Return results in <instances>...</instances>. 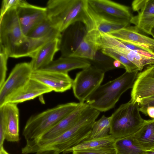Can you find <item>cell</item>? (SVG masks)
Wrapping results in <instances>:
<instances>
[{
  "label": "cell",
  "mask_w": 154,
  "mask_h": 154,
  "mask_svg": "<svg viewBox=\"0 0 154 154\" xmlns=\"http://www.w3.org/2000/svg\"><path fill=\"white\" fill-rule=\"evenodd\" d=\"M100 112L90 106L84 110L77 121L69 129L53 139L43 142H32L30 149L32 153L45 150L61 153L87 139Z\"/></svg>",
  "instance_id": "6da1fadb"
},
{
  "label": "cell",
  "mask_w": 154,
  "mask_h": 154,
  "mask_svg": "<svg viewBox=\"0 0 154 154\" xmlns=\"http://www.w3.org/2000/svg\"><path fill=\"white\" fill-rule=\"evenodd\" d=\"M138 71H126L116 79L100 85L87 98L86 103L100 112L112 109L122 95L132 88Z\"/></svg>",
  "instance_id": "7a4b0ae2"
},
{
  "label": "cell",
  "mask_w": 154,
  "mask_h": 154,
  "mask_svg": "<svg viewBox=\"0 0 154 154\" xmlns=\"http://www.w3.org/2000/svg\"><path fill=\"white\" fill-rule=\"evenodd\" d=\"M88 0H49L47 3V18L61 33L77 21L83 23Z\"/></svg>",
  "instance_id": "3957f363"
},
{
  "label": "cell",
  "mask_w": 154,
  "mask_h": 154,
  "mask_svg": "<svg viewBox=\"0 0 154 154\" xmlns=\"http://www.w3.org/2000/svg\"><path fill=\"white\" fill-rule=\"evenodd\" d=\"M80 103L70 102L59 105L32 116L27 121L23 131L26 141L38 138L75 109Z\"/></svg>",
  "instance_id": "277c9868"
},
{
  "label": "cell",
  "mask_w": 154,
  "mask_h": 154,
  "mask_svg": "<svg viewBox=\"0 0 154 154\" xmlns=\"http://www.w3.org/2000/svg\"><path fill=\"white\" fill-rule=\"evenodd\" d=\"M140 112L138 104L130 100L121 105L111 116L109 134L116 139L136 133L146 121Z\"/></svg>",
  "instance_id": "5b68a950"
},
{
  "label": "cell",
  "mask_w": 154,
  "mask_h": 154,
  "mask_svg": "<svg viewBox=\"0 0 154 154\" xmlns=\"http://www.w3.org/2000/svg\"><path fill=\"white\" fill-rule=\"evenodd\" d=\"M0 19V44L6 50L9 57L15 47L23 41L26 36L22 31L16 8L8 10Z\"/></svg>",
  "instance_id": "8992f818"
},
{
  "label": "cell",
  "mask_w": 154,
  "mask_h": 154,
  "mask_svg": "<svg viewBox=\"0 0 154 154\" xmlns=\"http://www.w3.org/2000/svg\"><path fill=\"white\" fill-rule=\"evenodd\" d=\"M105 73L91 65L76 74L72 87L74 95L80 103H84L101 85Z\"/></svg>",
  "instance_id": "52a82bcc"
},
{
  "label": "cell",
  "mask_w": 154,
  "mask_h": 154,
  "mask_svg": "<svg viewBox=\"0 0 154 154\" xmlns=\"http://www.w3.org/2000/svg\"><path fill=\"white\" fill-rule=\"evenodd\" d=\"M33 72L30 62L21 63L15 65L0 88V107L6 104L12 96L28 82Z\"/></svg>",
  "instance_id": "ba28073f"
},
{
  "label": "cell",
  "mask_w": 154,
  "mask_h": 154,
  "mask_svg": "<svg viewBox=\"0 0 154 154\" xmlns=\"http://www.w3.org/2000/svg\"><path fill=\"white\" fill-rule=\"evenodd\" d=\"M87 32L85 25L80 21L73 23L62 32L59 42L61 57H70L76 50Z\"/></svg>",
  "instance_id": "9c48e42d"
},
{
  "label": "cell",
  "mask_w": 154,
  "mask_h": 154,
  "mask_svg": "<svg viewBox=\"0 0 154 154\" xmlns=\"http://www.w3.org/2000/svg\"><path fill=\"white\" fill-rule=\"evenodd\" d=\"M86 12L84 24L88 32L95 29L108 34L127 27L130 23L129 21L114 19L98 14L91 9L88 2Z\"/></svg>",
  "instance_id": "30bf717a"
},
{
  "label": "cell",
  "mask_w": 154,
  "mask_h": 154,
  "mask_svg": "<svg viewBox=\"0 0 154 154\" xmlns=\"http://www.w3.org/2000/svg\"><path fill=\"white\" fill-rule=\"evenodd\" d=\"M132 6L133 10L138 13L130 20L135 25L134 29L138 32L142 31L150 35L154 25V0H134Z\"/></svg>",
  "instance_id": "8fae6325"
},
{
  "label": "cell",
  "mask_w": 154,
  "mask_h": 154,
  "mask_svg": "<svg viewBox=\"0 0 154 154\" xmlns=\"http://www.w3.org/2000/svg\"><path fill=\"white\" fill-rule=\"evenodd\" d=\"M19 20L26 36L34 27L47 17L46 7L30 4L25 1L16 8Z\"/></svg>",
  "instance_id": "7c38bea8"
},
{
  "label": "cell",
  "mask_w": 154,
  "mask_h": 154,
  "mask_svg": "<svg viewBox=\"0 0 154 154\" xmlns=\"http://www.w3.org/2000/svg\"><path fill=\"white\" fill-rule=\"evenodd\" d=\"M154 96V73L149 65L138 73L132 88L130 101L138 105L143 99Z\"/></svg>",
  "instance_id": "4fadbf2b"
},
{
  "label": "cell",
  "mask_w": 154,
  "mask_h": 154,
  "mask_svg": "<svg viewBox=\"0 0 154 154\" xmlns=\"http://www.w3.org/2000/svg\"><path fill=\"white\" fill-rule=\"evenodd\" d=\"M31 79L36 80L57 92H63L72 87L73 80L68 74L56 72L33 71Z\"/></svg>",
  "instance_id": "5bb4252c"
},
{
  "label": "cell",
  "mask_w": 154,
  "mask_h": 154,
  "mask_svg": "<svg viewBox=\"0 0 154 154\" xmlns=\"http://www.w3.org/2000/svg\"><path fill=\"white\" fill-rule=\"evenodd\" d=\"M95 12L113 19L129 21L132 17L128 7L108 0H88Z\"/></svg>",
  "instance_id": "9a60e30c"
},
{
  "label": "cell",
  "mask_w": 154,
  "mask_h": 154,
  "mask_svg": "<svg viewBox=\"0 0 154 154\" xmlns=\"http://www.w3.org/2000/svg\"><path fill=\"white\" fill-rule=\"evenodd\" d=\"M89 106L85 103H80L74 110L66 116L54 126L34 140L43 142L53 139L63 134L71 128L77 121L84 110Z\"/></svg>",
  "instance_id": "2e32d148"
},
{
  "label": "cell",
  "mask_w": 154,
  "mask_h": 154,
  "mask_svg": "<svg viewBox=\"0 0 154 154\" xmlns=\"http://www.w3.org/2000/svg\"><path fill=\"white\" fill-rule=\"evenodd\" d=\"M61 33L55 29L43 37L30 38L26 36L23 41L17 46L9 57L18 58L29 57L32 58L43 45L51 40L60 38Z\"/></svg>",
  "instance_id": "e0dca14e"
},
{
  "label": "cell",
  "mask_w": 154,
  "mask_h": 154,
  "mask_svg": "<svg viewBox=\"0 0 154 154\" xmlns=\"http://www.w3.org/2000/svg\"><path fill=\"white\" fill-rule=\"evenodd\" d=\"M52 91L51 89L40 82L31 79L23 88L11 97L6 103L17 104L33 99Z\"/></svg>",
  "instance_id": "ac0fdd59"
},
{
  "label": "cell",
  "mask_w": 154,
  "mask_h": 154,
  "mask_svg": "<svg viewBox=\"0 0 154 154\" xmlns=\"http://www.w3.org/2000/svg\"><path fill=\"white\" fill-rule=\"evenodd\" d=\"M91 65L90 62L86 59L71 57H61L38 70L68 74V72L71 70L77 69H84Z\"/></svg>",
  "instance_id": "d6986e66"
},
{
  "label": "cell",
  "mask_w": 154,
  "mask_h": 154,
  "mask_svg": "<svg viewBox=\"0 0 154 154\" xmlns=\"http://www.w3.org/2000/svg\"><path fill=\"white\" fill-rule=\"evenodd\" d=\"M60 38L48 42L36 53L30 62L33 71L41 69L53 60L54 54L59 51Z\"/></svg>",
  "instance_id": "ffe728a7"
},
{
  "label": "cell",
  "mask_w": 154,
  "mask_h": 154,
  "mask_svg": "<svg viewBox=\"0 0 154 154\" xmlns=\"http://www.w3.org/2000/svg\"><path fill=\"white\" fill-rule=\"evenodd\" d=\"M3 106L7 123L5 140L10 142H18L20 140L19 112L17 104L8 103Z\"/></svg>",
  "instance_id": "44dd1931"
},
{
  "label": "cell",
  "mask_w": 154,
  "mask_h": 154,
  "mask_svg": "<svg viewBox=\"0 0 154 154\" xmlns=\"http://www.w3.org/2000/svg\"><path fill=\"white\" fill-rule=\"evenodd\" d=\"M132 137L136 144L142 150L152 151L154 149V119L146 120Z\"/></svg>",
  "instance_id": "7402d4cb"
},
{
  "label": "cell",
  "mask_w": 154,
  "mask_h": 154,
  "mask_svg": "<svg viewBox=\"0 0 154 154\" xmlns=\"http://www.w3.org/2000/svg\"><path fill=\"white\" fill-rule=\"evenodd\" d=\"M108 34L120 41L146 45L154 49V39L140 34L134 27H127Z\"/></svg>",
  "instance_id": "603a6c76"
},
{
  "label": "cell",
  "mask_w": 154,
  "mask_h": 154,
  "mask_svg": "<svg viewBox=\"0 0 154 154\" xmlns=\"http://www.w3.org/2000/svg\"><path fill=\"white\" fill-rule=\"evenodd\" d=\"M98 50L92 36L88 32L76 50L70 57L92 60Z\"/></svg>",
  "instance_id": "cb8c5ba5"
},
{
  "label": "cell",
  "mask_w": 154,
  "mask_h": 154,
  "mask_svg": "<svg viewBox=\"0 0 154 154\" xmlns=\"http://www.w3.org/2000/svg\"><path fill=\"white\" fill-rule=\"evenodd\" d=\"M115 140L110 134L101 138L87 139L64 152L68 153L76 151L100 148L114 144Z\"/></svg>",
  "instance_id": "d4e9b609"
},
{
  "label": "cell",
  "mask_w": 154,
  "mask_h": 154,
  "mask_svg": "<svg viewBox=\"0 0 154 154\" xmlns=\"http://www.w3.org/2000/svg\"><path fill=\"white\" fill-rule=\"evenodd\" d=\"M117 154H144L142 150L135 143L132 135L116 139L114 143Z\"/></svg>",
  "instance_id": "484cf974"
},
{
  "label": "cell",
  "mask_w": 154,
  "mask_h": 154,
  "mask_svg": "<svg viewBox=\"0 0 154 154\" xmlns=\"http://www.w3.org/2000/svg\"><path fill=\"white\" fill-rule=\"evenodd\" d=\"M124 56L141 71L147 65L154 64V59L147 57L127 48L112 49Z\"/></svg>",
  "instance_id": "4316f807"
},
{
  "label": "cell",
  "mask_w": 154,
  "mask_h": 154,
  "mask_svg": "<svg viewBox=\"0 0 154 154\" xmlns=\"http://www.w3.org/2000/svg\"><path fill=\"white\" fill-rule=\"evenodd\" d=\"M111 120V116L106 117L103 115L100 119L96 121L88 139L102 137L109 134Z\"/></svg>",
  "instance_id": "83f0119b"
},
{
  "label": "cell",
  "mask_w": 154,
  "mask_h": 154,
  "mask_svg": "<svg viewBox=\"0 0 154 154\" xmlns=\"http://www.w3.org/2000/svg\"><path fill=\"white\" fill-rule=\"evenodd\" d=\"M114 60L111 57L104 54L101 50H99L93 59L88 60L91 65L105 72L116 69L113 65Z\"/></svg>",
  "instance_id": "f1b7e54d"
},
{
  "label": "cell",
  "mask_w": 154,
  "mask_h": 154,
  "mask_svg": "<svg viewBox=\"0 0 154 154\" xmlns=\"http://www.w3.org/2000/svg\"><path fill=\"white\" fill-rule=\"evenodd\" d=\"M54 29H55L47 17L32 29L26 36L32 38H41L47 35Z\"/></svg>",
  "instance_id": "f546056e"
},
{
  "label": "cell",
  "mask_w": 154,
  "mask_h": 154,
  "mask_svg": "<svg viewBox=\"0 0 154 154\" xmlns=\"http://www.w3.org/2000/svg\"><path fill=\"white\" fill-rule=\"evenodd\" d=\"M101 51L104 54L115 60L119 61L124 66L126 72H131L139 71L136 65L124 56L114 50L110 49L104 48L101 49Z\"/></svg>",
  "instance_id": "4dcf8cb0"
},
{
  "label": "cell",
  "mask_w": 154,
  "mask_h": 154,
  "mask_svg": "<svg viewBox=\"0 0 154 154\" xmlns=\"http://www.w3.org/2000/svg\"><path fill=\"white\" fill-rule=\"evenodd\" d=\"M9 57L7 51L0 44V88L5 82L7 70V61Z\"/></svg>",
  "instance_id": "1f68e13d"
},
{
  "label": "cell",
  "mask_w": 154,
  "mask_h": 154,
  "mask_svg": "<svg viewBox=\"0 0 154 154\" xmlns=\"http://www.w3.org/2000/svg\"><path fill=\"white\" fill-rule=\"evenodd\" d=\"M72 153V154H117L114 144L100 148L76 151Z\"/></svg>",
  "instance_id": "d6a6232c"
},
{
  "label": "cell",
  "mask_w": 154,
  "mask_h": 154,
  "mask_svg": "<svg viewBox=\"0 0 154 154\" xmlns=\"http://www.w3.org/2000/svg\"><path fill=\"white\" fill-rule=\"evenodd\" d=\"M7 128V123L4 106L0 107V147L3 146Z\"/></svg>",
  "instance_id": "836d02e7"
},
{
  "label": "cell",
  "mask_w": 154,
  "mask_h": 154,
  "mask_svg": "<svg viewBox=\"0 0 154 154\" xmlns=\"http://www.w3.org/2000/svg\"><path fill=\"white\" fill-rule=\"evenodd\" d=\"M23 1L20 0H3L2 3L0 17L2 16L9 9L17 8Z\"/></svg>",
  "instance_id": "e575fe53"
},
{
  "label": "cell",
  "mask_w": 154,
  "mask_h": 154,
  "mask_svg": "<svg viewBox=\"0 0 154 154\" xmlns=\"http://www.w3.org/2000/svg\"><path fill=\"white\" fill-rule=\"evenodd\" d=\"M139 110L146 116L154 119V106H148L146 108L139 107Z\"/></svg>",
  "instance_id": "d590c367"
},
{
  "label": "cell",
  "mask_w": 154,
  "mask_h": 154,
  "mask_svg": "<svg viewBox=\"0 0 154 154\" xmlns=\"http://www.w3.org/2000/svg\"><path fill=\"white\" fill-rule=\"evenodd\" d=\"M58 151L54 150H48L40 151L35 153V154H60Z\"/></svg>",
  "instance_id": "8d00e7d4"
},
{
  "label": "cell",
  "mask_w": 154,
  "mask_h": 154,
  "mask_svg": "<svg viewBox=\"0 0 154 154\" xmlns=\"http://www.w3.org/2000/svg\"><path fill=\"white\" fill-rule=\"evenodd\" d=\"M113 65L116 68H121L125 69L124 66L122 65L121 63L118 60H114L113 62Z\"/></svg>",
  "instance_id": "74e56055"
},
{
  "label": "cell",
  "mask_w": 154,
  "mask_h": 154,
  "mask_svg": "<svg viewBox=\"0 0 154 154\" xmlns=\"http://www.w3.org/2000/svg\"><path fill=\"white\" fill-rule=\"evenodd\" d=\"M0 154H10L5 150L3 146L0 147Z\"/></svg>",
  "instance_id": "f35d334b"
},
{
  "label": "cell",
  "mask_w": 154,
  "mask_h": 154,
  "mask_svg": "<svg viewBox=\"0 0 154 154\" xmlns=\"http://www.w3.org/2000/svg\"><path fill=\"white\" fill-rule=\"evenodd\" d=\"M150 35H152L154 38V27H152L151 29Z\"/></svg>",
  "instance_id": "ab89813d"
},
{
  "label": "cell",
  "mask_w": 154,
  "mask_h": 154,
  "mask_svg": "<svg viewBox=\"0 0 154 154\" xmlns=\"http://www.w3.org/2000/svg\"><path fill=\"white\" fill-rule=\"evenodd\" d=\"M144 154H154V152L152 151H144Z\"/></svg>",
  "instance_id": "60d3db41"
},
{
  "label": "cell",
  "mask_w": 154,
  "mask_h": 154,
  "mask_svg": "<svg viewBox=\"0 0 154 154\" xmlns=\"http://www.w3.org/2000/svg\"><path fill=\"white\" fill-rule=\"evenodd\" d=\"M149 65L152 69V71L154 73V64Z\"/></svg>",
  "instance_id": "b9f144b4"
},
{
  "label": "cell",
  "mask_w": 154,
  "mask_h": 154,
  "mask_svg": "<svg viewBox=\"0 0 154 154\" xmlns=\"http://www.w3.org/2000/svg\"><path fill=\"white\" fill-rule=\"evenodd\" d=\"M61 154H68L67 153H65V152H63Z\"/></svg>",
  "instance_id": "7bdbcfd3"
},
{
  "label": "cell",
  "mask_w": 154,
  "mask_h": 154,
  "mask_svg": "<svg viewBox=\"0 0 154 154\" xmlns=\"http://www.w3.org/2000/svg\"><path fill=\"white\" fill-rule=\"evenodd\" d=\"M152 151H154V149Z\"/></svg>",
  "instance_id": "ee69618b"
},
{
  "label": "cell",
  "mask_w": 154,
  "mask_h": 154,
  "mask_svg": "<svg viewBox=\"0 0 154 154\" xmlns=\"http://www.w3.org/2000/svg\"><path fill=\"white\" fill-rule=\"evenodd\" d=\"M153 27H154V26H153Z\"/></svg>",
  "instance_id": "f6af8a7d"
}]
</instances>
